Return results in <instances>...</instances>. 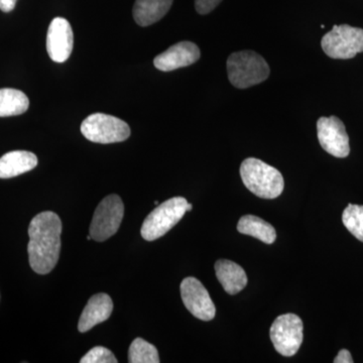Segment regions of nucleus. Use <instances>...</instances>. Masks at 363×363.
Wrapping results in <instances>:
<instances>
[{
	"label": "nucleus",
	"instance_id": "obj_1",
	"mask_svg": "<svg viewBox=\"0 0 363 363\" xmlns=\"http://www.w3.org/2000/svg\"><path fill=\"white\" fill-rule=\"evenodd\" d=\"M62 221L54 212L35 215L28 226V262L33 272L50 274L58 264L61 252Z\"/></svg>",
	"mask_w": 363,
	"mask_h": 363
},
{
	"label": "nucleus",
	"instance_id": "obj_2",
	"mask_svg": "<svg viewBox=\"0 0 363 363\" xmlns=\"http://www.w3.org/2000/svg\"><path fill=\"white\" fill-rule=\"evenodd\" d=\"M240 176L245 187L262 199L278 198L285 187L281 172L255 157L242 162Z\"/></svg>",
	"mask_w": 363,
	"mask_h": 363
},
{
	"label": "nucleus",
	"instance_id": "obj_3",
	"mask_svg": "<svg viewBox=\"0 0 363 363\" xmlns=\"http://www.w3.org/2000/svg\"><path fill=\"white\" fill-rule=\"evenodd\" d=\"M227 73L234 87L247 89L266 81L271 70L260 55L247 50L233 52L228 57Z\"/></svg>",
	"mask_w": 363,
	"mask_h": 363
},
{
	"label": "nucleus",
	"instance_id": "obj_4",
	"mask_svg": "<svg viewBox=\"0 0 363 363\" xmlns=\"http://www.w3.org/2000/svg\"><path fill=\"white\" fill-rule=\"evenodd\" d=\"M193 205L183 197H174L159 205L143 221L142 236L152 241L168 233L183 218L186 212L192 210Z\"/></svg>",
	"mask_w": 363,
	"mask_h": 363
},
{
	"label": "nucleus",
	"instance_id": "obj_5",
	"mask_svg": "<svg viewBox=\"0 0 363 363\" xmlns=\"http://www.w3.org/2000/svg\"><path fill=\"white\" fill-rule=\"evenodd\" d=\"M81 133L90 142L106 145L128 140L130 128L125 121L116 116L94 113L81 124Z\"/></svg>",
	"mask_w": 363,
	"mask_h": 363
},
{
	"label": "nucleus",
	"instance_id": "obj_6",
	"mask_svg": "<svg viewBox=\"0 0 363 363\" xmlns=\"http://www.w3.org/2000/svg\"><path fill=\"white\" fill-rule=\"evenodd\" d=\"M322 49L332 59H352L363 52V30L348 25L334 26L322 38Z\"/></svg>",
	"mask_w": 363,
	"mask_h": 363
},
{
	"label": "nucleus",
	"instance_id": "obj_7",
	"mask_svg": "<svg viewBox=\"0 0 363 363\" xmlns=\"http://www.w3.org/2000/svg\"><path fill=\"white\" fill-rule=\"evenodd\" d=\"M123 214V202L118 195L105 197L93 215L89 229L92 240L101 242L113 236L121 227Z\"/></svg>",
	"mask_w": 363,
	"mask_h": 363
},
{
	"label": "nucleus",
	"instance_id": "obj_8",
	"mask_svg": "<svg viewBox=\"0 0 363 363\" xmlns=\"http://www.w3.org/2000/svg\"><path fill=\"white\" fill-rule=\"evenodd\" d=\"M303 327L301 318L292 313L281 315L274 320L269 336L279 354L291 357L298 352L304 337Z\"/></svg>",
	"mask_w": 363,
	"mask_h": 363
},
{
	"label": "nucleus",
	"instance_id": "obj_9",
	"mask_svg": "<svg viewBox=\"0 0 363 363\" xmlns=\"http://www.w3.org/2000/svg\"><path fill=\"white\" fill-rule=\"evenodd\" d=\"M317 135L320 145L331 156L343 159L350 155V136L338 117H320L317 121Z\"/></svg>",
	"mask_w": 363,
	"mask_h": 363
},
{
	"label": "nucleus",
	"instance_id": "obj_10",
	"mask_svg": "<svg viewBox=\"0 0 363 363\" xmlns=\"http://www.w3.org/2000/svg\"><path fill=\"white\" fill-rule=\"evenodd\" d=\"M180 291L184 305L193 316L202 321H211L214 319L216 308L201 281L193 277L184 279Z\"/></svg>",
	"mask_w": 363,
	"mask_h": 363
},
{
	"label": "nucleus",
	"instance_id": "obj_11",
	"mask_svg": "<svg viewBox=\"0 0 363 363\" xmlns=\"http://www.w3.org/2000/svg\"><path fill=\"white\" fill-rule=\"evenodd\" d=\"M74 47L73 30L63 18H55L47 33V51L56 63H64L71 56Z\"/></svg>",
	"mask_w": 363,
	"mask_h": 363
},
{
	"label": "nucleus",
	"instance_id": "obj_12",
	"mask_svg": "<svg viewBox=\"0 0 363 363\" xmlns=\"http://www.w3.org/2000/svg\"><path fill=\"white\" fill-rule=\"evenodd\" d=\"M201 57L199 47L192 42L183 40L169 47L154 60V65L157 70L171 72L184 68L196 63Z\"/></svg>",
	"mask_w": 363,
	"mask_h": 363
},
{
	"label": "nucleus",
	"instance_id": "obj_13",
	"mask_svg": "<svg viewBox=\"0 0 363 363\" xmlns=\"http://www.w3.org/2000/svg\"><path fill=\"white\" fill-rule=\"evenodd\" d=\"M113 311V302L107 294L92 296L79 319L78 330L81 333L91 330L96 325L106 321Z\"/></svg>",
	"mask_w": 363,
	"mask_h": 363
},
{
	"label": "nucleus",
	"instance_id": "obj_14",
	"mask_svg": "<svg viewBox=\"0 0 363 363\" xmlns=\"http://www.w3.org/2000/svg\"><path fill=\"white\" fill-rule=\"evenodd\" d=\"M215 272L219 283L229 295H236L247 285V276L245 269L231 260H217Z\"/></svg>",
	"mask_w": 363,
	"mask_h": 363
},
{
	"label": "nucleus",
	"instance_id": "obj_15",
	"mask_svg": "<svg viewBox=\"0 0 363 363\" xmlns=\"http://www.w3.org/2000/svg\"><path fill=\"white\" fill-rule=\"evenodd\" d=\"M38 166V157L26 150H13L0 157V179H11L32 171Z\"/></svg>",
	"mask_w": 363,
	"mask_h": 363
},
{
	"label": "nucleus",
	"instance_id": "obj_16",
	"mask_svg": "<svg viewBox=\"0 0 363 363\" xmlns=\"http://www.w3.org/2000/svg\"><path fill=\"white\" fill-rule=\"evenodd\" d=\"M174 0H135L133 14L140 26H149L161 21L169 13Z\"/></svg>",
	"mask_w": 363,
	"mask_h": 363
},
{
	"label": "nucleus",
	"instance_id": "obj_17",
	"mask_svg": "<svg viewBox=\"0 0 363 363\" xmlns=\"http://www.w3.org/2000/svg\"><path fill=\"white\" fill-rule=\"evenodd\" d=\"M238 230L245 235L257 238L267 245H272L276 241L277 233L274 226L269 222L262 220L259 217L253 215H245L241 217L238 224Z\"/></svg>",
	"mask_w": 363,
	"mask_h": 363
},
{
	"label": "nucleus",
	"instance_id": "obj_18",
	"mask_svg": "<svg viewBox=\"0 0 363 363\" xmlns=\"http://www.w3.org/2000/svg\"><path fill=\"white\" fill-rule=\"evenodd\" d=\"M30 106V100L21 90L0 89V117L21 116Z\"/></svg>",
	"mask_w": 363,
	"mask_h": 363
},
{
	"label": "nucleus",
	"instance_id": "obj_19",
	"mask_svg": "<svg viewBox=\"0 0 363 363\" xmlns=\"http://www.w3.org/2000/svg\"><path fill=\"white\" fill-rule=\"evenodd\" d=\"M159 352L156 346L143 340V338H136L130 344L128 350V362L130 363H159Z\"/></svg>",
	"mask_w": 363,
	"mask_h": 363
},
{
	"label": "nucleus",
	"instance_id": "obj_20",
	"mask_svg": "<svg viewBox=\"0 0 363 363\" xmlns=\"http://www.w3.org/2000/svg\"><path fill=\"white\" fill-rule=\"evenodd\" d=\"M342 221L347 230L363 242V206L348 205L343 211Z\"/></svg>",
	"mask_w": 363,
	"mask_h": 363
},
{
	"label": "nucleus",
	"instance_id": "obj_21",
	"mask_svg": "<svg viewBox=\"0 0 363 363\" xmlns=\"http://www.w3.org/2000/svg\"><path fill=\"white\" fill-rule=\"evenodd\" d=\"M81 363H116V355L112 351L102 346L92 348L82 357Z\"/></svg>",
	"mask_w": 363,
	"mask_h": 363
},
{
	"label": "nucleus",
	"instance_id": "obj_22",
	"mask_svg": "<svg viewBox=\"0 0 363 363\" xmlns=\"http://www.w3.org/2000/svg\"><path fill=\"white\" fill-rule=\"evenodd\" d=\"M222 0H195V9L199 14H208L213 11Z\"/></svg>",
	"mask_w": 363,
	"mask_h": 363
},
{
	"label": "nucleus",
	"instance_id": "obj_23",
	"mask_svg": "<svg viewBox=\"0 0 363 363\" xmlns=\"http://www.w3.org/2000/svg\"><path fill=\"white\" fill-rule=\"evenodd\" d=\"M334 363H352L353 359L348 350H342L339 351L337 357L333 360Z\"/></svg>",
	"mask_w": 363,
	"mask_h": 363
},
{
	"label": "nucleus",
	"instance_id": "obj_24",
	"mask_svg": "<svg viewBox=\"0 0 363 363\" xmlns=\"http://www.w3.org/2000/svg\"><path fill=\"white\" fill-rule=\"evenodd\" d=\"M16 0H0V9L4 13H11L16 7Z\"/></svg>",
	"mask_w": 363,
	"mask_h": 363
}]
</instances>
